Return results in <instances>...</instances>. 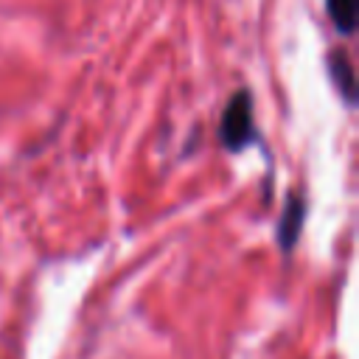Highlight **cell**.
<instances>
[{"label":"cell","instance_id":"cell-1","mask_svg":"<svg viewBox=\"0 0 359 359\" xmlns=\"http://www.w3.org/2000/svg\"><path fill=\"white\" fill-rule=\"evenodd\" d=\"M255 135V121H252V95L247 90H238L224 112H222V123H219V137L230 151H241Z\"/></svg>","mask_w":359,"mask_h":359},{"label":"cell","instance_id":"cell-2","mask_svg":"<svg viewBox=\"0 0 359 359\" xmlns=\"http://www.w3.org/2000/svg\"><path fill=\"white\" fill-rule=\"evenodd\" d=\"M328 70H331V79H334L337 90L345 95V101H353L356 98V81H353V65L345 56V50L328 53Z\"/></svg>","mask_w":359,"mask_h":359},{"label":"cell","instance_id":"cell-3","mask_svg":"<svg viewBox=\"0 0 359 359\" xmlns=\"http://www.w3.org/2000/svg\"><path fill=\"white\" fill-rule=\"evenodd\" d=\"M303 213H306V208H303L300 196H289V205H286L283 219H280V244H283V250H289V247L297 241Z\"/></svg>","mask_w":359,"mask_h":359},{"label":"cell","instance_id":"cell-4","mask_svg":"<svg viewBox=\"0 0 359 359\" xmlns=\"http://www.w3.org/2000/svg\"><path fill=\"white\" fill-rule=\"evenodd\" d=\"M325 11L339 34H353L356 28V0H325Z\"/></svg>","mask_w":359,"mask_h":359}]
</instances>
